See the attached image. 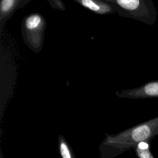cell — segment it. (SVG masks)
<instances>
[{"label":"cell","mask_w":158,"mask_h":158,"mask_svg":"<svg viewBox=\"0 0 158 158\" xmlns=\"http://www.w3.org/2000/svg\"><path fill=\"white\" fill-rule=\"evenodd\" d=\"M58 151L61 158H75V155L70 144L65 137L60 135L57 139Z\"/></svg>","instance_id":"cell-7"},{"label":"cell","mask_w":158,"mask_h":158,"mask_svg":"<svg viewBox=\"0 0 158 158\" xmlns=\"http://www.w3.org/2000/svg\"><path fill=\"white\" fill-rule=\"evenodd\" d=\"M50 6L57 10L64 11L65 10V6L60 0H47Z\"/></svg>","instance_id":"cell-9"},{"label":"cell","mask_w":158,"mask_h":158,"mask_svg":"<svg viewBox=\"0 0 158 158\" xmlns=\"http://www.w3.org/2000/svg\"><path fill=\"white\" fill-rule=\"evenodd\" d=\"M115 94L125 99L158 98V80L150 81L137 88L117 91Z\"/></svg>","instance_id":"cell-4"},{"label":"cell","mask_w":158,"mask_h":158,"mask_svg":"<svg viewBox=\"0 0 158 158\" xmlns=\"http://www.w3.org/2000/svg\"><path fill=\"white\" fill-rule=\"evenodd\" d=\"M119 16L133 19L153 25L157 20V11L152 0H105Z\"/></svg>","instance_id":"cell-2"},{"label":"cell","mask_w":158,"mask_h":158,"mask_svg":"<svg viewBox=\"0 0 158 158\" xmlns=\"http://www.w3.org/2000/svg\"><path fill=\"white\" fill-rule=\"evenodd\" d=\"M0 158H4V157H3V154H2V151H1V152H0Z\"/></svg>","instance_id":"cell-10"},{"label":"cell","mask_w":158,"mask_h":158,"mask_svg":"<svg viewBox=\"0 0 158 158\" xmlns=\"http://www.w3.org/2000/svg\"><path fill=\"white\" fill-rule=\"evenodd\" d=\"M46 20L42 14L31 13L25 16L21 25V33L23 40L32 51L38 53L44 44Z\"/></svg>","instance_id":"cell-3"},{"label":"cell","mask_w":158,"mask_h":158,"mask_svg":"<svg viewBox=\"0 0 158 158\" xmlns=\"http://www.w3.org/2000/svg\"><path fill=\"white\" fill-rule=\"evenodd\" d=\"M149 142H141L133 148L138 158H154L150 151Z\"/></svg>","instance_id":"cell-8"},{"label":"cell","mask_w":158,"mask_h":158,"mask_svg":"<svg viewBox=\"0 0 158 158\" xmlns=\"http://www.w3.org/2000/svg\"><path fill=\"white\" fill-rule=\"evenodd\" d=\"M83 7L99 15L116 13L115 9L105 0H73Z\"/></svg>","instance_id":"cell-6"},{"label":"cell","mask_w":158,"mask_h":158,"mask_svg":"<svg viewBox=\"0 0 158 158\" xmlns=\"http://www.w3.org/2000/svg\"><path fill=\"white\" fill-rule=\"evenodd\" d=\"M158 135V116L116 134L105 133L100 143L98 158H115L143 141Z\"/></svg>","instance_id":"cell-1"},{"label":"cell","mask_w":158,"mask_h":158,"mask_svg":"<svg viewBox=\"0 0 158 158\" xmlns=\"http://www.w3.org/2000/svg\"><path fill=\"white\" fill-rule=\"evenodd\" d=\"M31 0H1L0 2V32L1 33L6 22L14 15L15 12L25 7Z\"/></svg>","instance_id":"cell-5"}]
</instances>
